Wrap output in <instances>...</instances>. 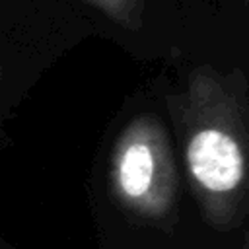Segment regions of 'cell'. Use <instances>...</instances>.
<instances>
[{"label": "cell", "instance_id": "1", "mask_svg": "<svg viewBox=\"0 0 249 249\" xmlns=\"http://www.w3.org/2000/svg\"><path fill=\"white\" fill-rule=\"evenodd\" d=\"M169 105L204 220L220 231L235 228L249 212V101L241 76L202 64Z\"/></svg>", "mask_w": 249, "mask_h": 249}, {"label": "cell", "instance_id": "2", "mask_svg": "<svg viewBox=\"0 0 249 249\" xmlns=\"http://www.w3.org/2000/svg\"><path fill=\"white\" fill-rule=\"evenodd\" d=\"M113 198L132 216L165 224L177 208L179 177L161 121L150 113L136 115L119 132L107 167Z\"/></svg>", "mask_w": 249, "mask_h": 249}, {"label": "cell", "instance_id": "3", "mask_svg": "<svg viewBox=\"0 0 249 249\" xmlns=\"http://www.w3.org/2000/svg\"><path fill=\"white\" fill-rule=\"evenodd\" d=\"M124 29H138L144 18V0H86Z\"/></svg>", "mask_w": 249, "mask_h": 249}, {"label": "cell", "instance_id": "4", "mask_svg": "<svg viewBox=\"0 0 249 249\" xmlns=\"http://www.w3.org/2000/svg\"><path fill=\"white\" fill-rule=\"evenodd\" d=\"M245 249H249V231L245 233Z\"/></svg>", "mask_w": 249, "mask_h": 249}, {"label": "cell", "instance_id": "5", "mask_svg": "<svg viewBox=\"0 0 249 249\" xmlns=\"http://www.w3.org/2000/svg\"><path fill=\"white\" fill-rule=\"evenodd\" d=\"M243 2H245V4H247V6H249V0H243Z\"/></svg>", "mask_w": 249, "mask_h": 249}, {"label": "cell", "instance_id": "6", "mask_svg": "<svg viewBox=\"0 0 249 249\" xmlns=\"http://www.w3.org/2000/svg\"><path fill=\"white\" fill-rule=\"evenodd\" d=\"M0 76H2V70H0Z\"/></svg>", "mask_w": 249, "mask_h": 249}]
</instances>
